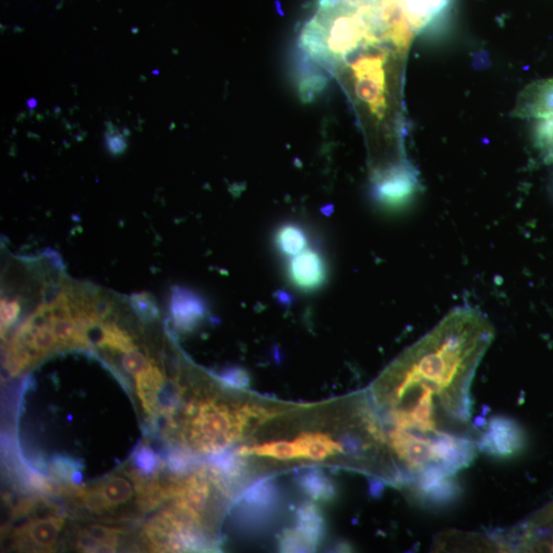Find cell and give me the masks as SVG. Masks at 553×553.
<instances>
[{"label": "cell", "instance_id": "1", "mask_svg": "<svg viewBox=\"0 0 553 553\" xmlns=\"http://www.w3.org/2000/svg\"><path fill=\"white\" fill-rule=\"evenodd\" d=\"M495 330L479 310H452L376 381L374 397L392 425L389 447L419 489L454 481L479 452L472 386Z\"/></svg>", "mask_w": 553, "mask_h": 553}, {"label": "cell", "instance_id": "2", "mask_svg": "<svg viewBox=\"0 0 553 553\" xmlns=\"http://www.w3.org/2000/svg\"><path fill=\"white\" fill-rule=\"evenodd\" d=\"M378 15L340 0H321L315 16L301 34V49L324 67L346 60L361 46L384 44Z\"/></svg>", "mask_w": 553, "mask_h": 553}, {"label": "cell", "instance_id": "3", "mask_svg": "<svg viewBox=\"0 0 553 553\" xmlns=\"http://www.w3.org/2000/svg\"><path fill=\"white\" fill-rule=\"evenodd\" d=\"M243 424L225 405L204 403L194 415L189 431L191 445L199 452H219L243 432Z\"/></svg>", "mask_w": 553, "mask_h": 553}, {"label": "cell", "instance_id": "4", "mask_svg": "<svg viewBox=\"0 0 553 553\" xmlns=\"http://www.w3.org/2000/svg\"><path fill=\"white\" fill-rule=\"evenodd\" d=\"M386 52L361 55L351 64L355 94L368 111L381 120L388 108Z\"/></svg>", "mask_w": 553, "mask_h": 553}, {"label": "cell", "instance_id": "5", "mask_svg": "<svg viewBox=\"0 0 553 553\" xmlns=\"http://www.w3.org/2000/svg\"><path fill=\"white\" fill-rule=\"evenodd\" d=\"M417 188L415 170L409 163L399 162L378 170L373 179L372 193L382 206L399 208L412 199Z\"/></svg>", "mask_w": 553, "mask_h": 553}, {"label": "cell", "instance_id": "6", "mask_svg": "<svg viewBox=\"0 0 553 553\" xmlns=\"http://www.w3.org/2000/svg\"><path fill=\"white\" fill-rule=\"evenodd\" d=\"M526 436L521 425L512 418L497 416L489 420L481 432L478 447L490 456L507 459L523 452Z\"/></svg>", "mask_w": 553, "mask_h": 553}, {"label": "cell", "instance_id": "7", "mask_svg": "<svg viewBox=\"0 0 553 553\" xmlns=\"http://www.w3.org/2000/svg\"><path fill=\"white\" fill-rule=\"evenodd\" d=\"M290 283L303 292L320 289L327 279V267L323 255L314 249H306L291 258L287 266Z\"/></svg>", "mask_w": 553, "mask_h": 553}, {"label": "cell", "instance_id": "8", "mask_svg": "<svg viewBox=\"0 0 553 553\" xmlns=\"http://www.w3.org/2000/svg\"><path fill=\"white\" fill-rule=\"evenodd\" d=\"M514 114L536 119L553 116V79L529 85L519 97Z\"/></svg>", "mask_w": 553, "mask_h": 553}, {"label": "cell", "instance_id": "9", "mask_svg": "<svg viewBox=\"0 0 553 553\" xmlns=\"http://www.w3.org/2000/svg\"><path fill=\"white\" fill-rule=\"evenodd\" d=\"M436 551H494L506 552L498 533H445L435 541Z\"/></svg>", "mask_w": 553, "mask_h": 553}, {"label": "cell", "instance_id": "10", "mask_svg": "<svg viewBox=\"0 0 553 553\" xmlns=\"http://www.w3.org/2000/svg\"><path fill=\"white\" fill-rule=\"evenodd\" d=\"M170 311L181 330L191 331L205 317L207 310L205 302L198 293L188 288L177 287L172 294Z\"/></svg>", "mask_w": 553, "mask_h": 553}, {"label": "cell", "instance_id": "11", "mask_svg": "<svg viewBox=\"0 0 553 553\" xmlns=\"http://www.w3.org/2000/svg\"><path fill=\"white\" fill-rule=\"evenodd\" d=\"M134 495L131 482L123 477H112L102 486L84 493L83 500L91 509L115 508L129 501Z\"/></svg>", "mask_w": 553, "mask_h": 553}, {"label": "cell", "instance_id": "12", "mask_svg": "<svg viewBox=\"0 0 553 553\" xmlns=\"http://www.w3.org/2000/svg\"><path fill=\"white\" fill-rule=\"evenodd\" d=\"M414 33L440 17L450 0H395Z\"/></svg>", "mask_w": 553, "mask_h": 553}, {"label": "cell", "instance_id": "13", "mask_svg": "<svg viewBox=\"0 0 553 553\" xmlns=\"http://www.w3.org/2000/svg\"><path fill=\"white\" fill-rule=\"evenodd\" d=\"M168 495L176 497L178 506L199 518V513L208 502L210 486L201 475H196L185 483L170 488Z\"/></svg>", "mask_w": 553, "mask_h": 553}, {"label": "cell", "instance_id": "14", "mask_svg": "<svg viewBox=\"0 0 553 553\" xmlns=\"http://www.w3.org/2000/svg\"><path fill=\"white\" fill-rule=\"evenodd\" d=\"M164 385L162 373L152 362H149L148 367L137 375L138 395L143 402L145 410L152 415L159 411V396Z\"/></svg>", "mask_w": 553, "mask_h": 553}, {"label": "cell", "instance_id": "15", "mask_svg": "<svg viewBox=\"0 0 553 553\" xmlns=\"http://www.w3.org/2000/svg\"><path fill=\"white\" fill-rule=\"evenodd\" d=\"M62 525L63 521L57 517L37 519L23 527L19 535L40 549H53Z\"/></svg>", "mask_w": 553, "mask_h": 553}, {"label": "cell", "instance_id": "16", "mask_svg": "<svg viewBox=\"0 0 553 553\" xmlns=\"http://www.w3.org/2000/svg\"><path fill=\"white\" fill-rule=\"evenodd\" d=\"M118 544V531L104 527L92 526L78 534L77 546L87 552H114Z\"/></svg>", "mask_w": 553, "mask_h": 553}, {"label": "cell", "instance_id": "17", "mask_svg": "<svg viewBox=\"0 0 553 553\" xmlns=\"http://www.w3.org/2000/svg\"><path fill=\"white\" fill-rule=\"evenodd\" d=\"M274 243L277 251L284 257L293 258L307 249L309 238L306 230L300 225L286 223L277 229Z\"/></svg>", "mask_w": 553, "mask_h": 553}, {"label": "cell", "instance_id": "18", "mask_svg": "<svg viewBox=\"0 0 553 553\" xmlns=\"http://www.w3.org/2000/svg\"><path fill=\"white\" fill-rule=\"evenodd\" d=\"M300 450L301 458L323 460L344 451L342 445L321 434H305L294 441Z\"/></svg>", "mask_w": 553, "mask_h": 553}, {"label": "cell", "instance_id": "19", "mask_svg": "<svg viewBox=\"0 0 553 553\" xmlns=\"http://www.w3.org/2000/svg\"><path fill=\"white\" fill-rule=\"evenodd\" d=\"M296 529L317 547L324 535V520L315 504L306 502L297 510Z\"/></svg>", "mask_w": 553, "mask_h": 553}, {"label": "cell", "instance_id": "20", "mask_svg": "<svg viewBox=\"0 0 553 553\" xmlns=\"http://www.w3.org/2000/svg\"><path fill=\"white\" fill-rule=\"evenodd\" d=\"M243 500L248 508V514L261 515L267 513L276 502V489L272 483L262 482L250 487Z\"/></svg>", "mask_w": 553, "mask_h": 553}, {"label": "cell", "instance_id": "21", "mask_svg": "<svg viewBox=\"0 0 553 553\" xmlns=\"http://www.w3.org/2000/svg\"><path fill=\"white\" fill-rule=\"evenodd\" d=\"M239 454H254L281 460L301 458L300 450L297 448L296 443L285 441L272 442L251 448H242L241 451H239Z\"/></svg>", "mask_w": 553, "mask_h": 553}, {"label": "cell", "instance_id": "22", "mask_svg": "<svg viewBox=\"0 0 553 553\" xmlns=\"http://www.w3.org/2000/svg\"><path fill=\"white\" fill-rule=\"evenodd\" d=\"M300 484L302 489L314 500L333 498V484L319 471H310L302 476Z\"/></svg>", "mask_w": 553, "mask_h": 553}, {"label": "cell", "instance_id": "23", "mask_svg": "<svg viewBox=\"0 0 553 553\" xmlns=\"http://www.w3.org/2000/svg\"><path fill=\"white\" fill-rule=\"evenodd\" d=\"M534 146L545 163H553V116L540 119L534 136Z\"/></svg>", "mask_w": 553, "mask_h": 553}, {"label": "cell", "instance_id": "24", "mask_svg": "<svg viewBox=\"0 0 553 553\" xmlns=\"http://www.w3.org/2000/svg\"><path fill=\"white\" fill-rule=\"evenodd\" d=\"M98 345L123 353L135 348L132 338L111 323L103 325Z\"/></svg>", "mask_w": 553, "mask_h": 553}, {"label": "cell", "instance_id": "25", "mask_svg": "<svg viewBox=\"0 0 553 553\" xmlns=\"http://www.w3.org/2000/svg\"><path fill=\"white\" fill-rule=\"evenodd\" d=\"M32 360L29 350L14 340L7 355L6 367L11 375H16L26 368Z\"/></svg>", "mask_w": 553, "mask_h": 553}, {"label": "cell", "instance_id": "26", "mask_svg": "<svg viewBox=\"0 0 553 553\" xmlns=\"http://www.w3.org/2000/svg\"><path fill=\"white\" fill-rule=\"evenodd\" d=\"M281 549L285 552H308L316 546L299 530H289L281 540Z\"/></svg>", "mask_w": 553, "mask_h": 553}, {"label": "cell", "instance_id": "27", "mask_svg": "<svg viewBox=\"0 0 553 553\" xmlns=\"http://www.w3.org/2000/svg\"><path fill=\"white\" fill-rule=\"evenodd\" d=\"M131 304L137 314L143 319L152 320L157 318L159 310L153 297L148 293H137L131 297Z\"/></svg>", "mask_w": 553, "mask_h": 553}, {"label": "cell", "instance_id": "28", "mask_svg": "<svg viewBox=\"0 0 553 553\" xmlns=\"http://www.w3.org/2000/svg\"><path fill=\"white\" fill-rule=\"evenodd\" d=\"M149 365L146 355L136 347L124 353L122 357L123 368L133 374L139 375Z\"/></svg>", "mask_w": 553, "mask_h": 553}, {"label": "cell", "instance_id": "29", "mask_svg": "<svg viewBox=\"0 0 553 553\" xmlns=\"http://www.w3.org/2000/svg\"><path fill=\"white\" fill-rule=\"evenodd\" d=\"M21 311V306L18 301L7 300L2 301V333H4L17 320Z\"/></svg>", "mask_w": 553, "mask_h": 553}, {"label": "cell", "instance_id": "30", "mask_svg": "<svg viewBox=\"0 0 553 553\" xmlns=\"http://www.w3.org/2000/svg\"><path fill=\"white\" fill-rule=\"evenodd\" d=\"M220 378L232 387L243 388L249 384V376L241 368L227 369L220 375Z\"/></svg>", "mask_w": 553, "mask_h": 553}, {"label": "cell", "instance_id": "31", "mask_svg": "<svg viewBox=\"0 0 553 553\" xmlns=\"http://www.w3.org/2000/svg\"><path fill=\"white\" fill-rule=\"evenodd\" d=\"M105 136L107 147L112 154L119 155L125 151L127 147L125 137L114 126L108 127Z\"/></svg>", "mask_w": 553, "mask_h": 553}, {"label": "cell", "instance_id": "32", "mask_svg": "<svg viewBox=\"0 0 553 553\" xmlns=\"http://www.w3.org/2000/svg\"><path fill=\"white\" fill-rule=\"evenodd\" d=\"M137 462L140 467V469L144 473H151L155 469L156 465V458L154 454L150 450H142L140 454H138Z\"/></svg>", "mask_w": 553, "mask_h": 553}, {"label": "cell", "instance_id": "33", "mask_svg": "<svg viewBox=\"0 0 553 553\" xmlns=\"http://www.w3.org/2000/svg\"><path fill=\"white\" fill-rule=\"evenodd\" d=\"M543 549H547L548 551L553 552V536L549 540L543 542L537 550L540 551Z\"/></svg>", "mask_w": 553, "mask_h": 553}]
</instances>
